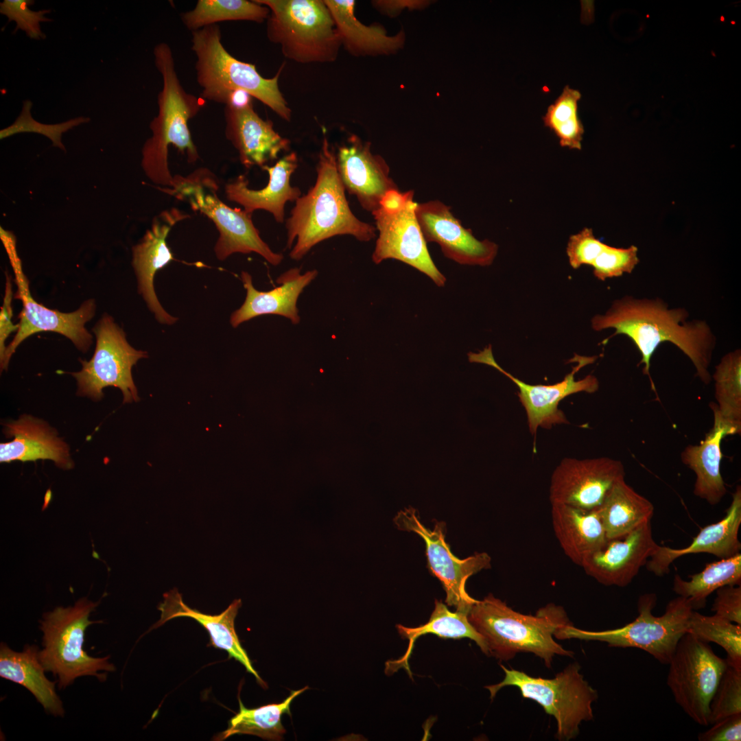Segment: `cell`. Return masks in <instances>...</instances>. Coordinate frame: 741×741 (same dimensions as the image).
I'll list each match as a JSON object with an SVG mask.
<instances>
[{"mask_svg":"<svg viewBox=\"0 0 741 741\" xmlns=\"http://www.w3.org/2000/svg\"><path fill=\"white\" fill-rule=\"evenodd\" d=\"M689 313L684 308L669 309L661 299L636 298L626 296L614 301L604 314L591 319L595 331L614 329L612 336L624 335L635 344L641 353L639 365L648 376L652 389L655 387L650 373V360L657 347L665 342L677 346L687 355L696 375L709 384L711 376L709 367L716 339L709 325L703 320L687 322Z\"/></svg>","mask_w":741,"mask_h":741,"instance_id":"6da1fadb","label":"cell"},{"mask_svg":"<svg viewBox=\"0 0 741 741\" xmlns=\"http://www.w3.org/2000/svg\"><path fill=\"white\" fill-rule=\"evenodd\" d=\"M290 257L301 260L320 242L349 235L360 242L376 236L375 226L359 220L352 212L339 176L336 152L325 136L318 154L316 179L301 196L286 220Z\"/></svg>","mask_w":741,"mask_h":741,"instance_id":"7a4b0ae2","label":"cell"},{"mask_svg":"<svg viewBox=\"0 0 741 741\" xmlns=\"http://www.w3.org/2000/svg\"><path fill=\"white\" fill-rule=\"evenodd\" d=\"M191 43L203 99L227 106L244 105L255 97L283 120H291L292 110L279 86L283 66L273 78H263L255 64L239 60L226 51L217 24L192 32Z\"/></svg>","mask_w":741,"mask_h":741,"instance_id":"3957f363","label":"cell"},{"mask_svg":"<svg viewBox=\"0 0 741 741\" xmlns=\"http://www.w3.org/2000/svg\"><path fill=\"white\" fill-rule=\"evenodd\" d=\"M468 619L484 638L488 655L508 661L519 652H531L551 668L555 655L572 657L554 640L561 626L571 623L561 606L548 604L534 615L514 611L491 593L471 607Z\"/></svg>","mask_w":741,"mask_h":741,"instance_id":"277c9868","label":"cell"},{"mask_svg":"<svg viewBox=\"0 0 741 741\" xmlns=\"http://www.w3.org/2000/svg\"><path fill=\"white\" fill-rule=\"evenodd\" d=\"M154 63L163 78L157 97L158 113L150 124L152 135L142 148L141 166L154 184L169 187L174 176L168 165V148L174 146L194 163L199 154L188 127V121L200 112L204 99L187 93L177 75L170 47L161 43L154 48Z\"/></svg>","mask_w":741,"mask_h":741,"instance_id":"5b68a950","label":"cell"},{"mask_svg":"<svg viewBox=\"0 0 741 741\" xmlns=\"http://www.w3.org/2000/svg\"><path fill=\"white\" fill-rule=\"evenodd\" d=\"M159 189L214 223L220 234L214 248L219 260L233 253L255 252L273 266L281 263L283 255L274 252L261 239L252 214L231 208L220 198L217 180L208 169L199 168L186 176L176 175L171 187Z\"/></svg>","mask_w":741,"mask_h":741,"instance_id":"8992f818","label":"cell"},{"mask_svg":"<svg viewBox=\"0 0 741 741\" xmlns=\"http://www.w3.org/2000/svg\"><path fill=\"white\" fill-rule=\"evenodd\" d=\"M270 10L266 34L287 59L301 64L334 62L342 47L324 0H255Z\"/></svg>","mask_w":741,"mask_h":741,"instance_id":"52a82bcc","label":"cell"},{"mask_svg":"<svg viewBox=\"0 0 741 741\" xmlns=\"http://www.w3.org/2000/svg\"><path fill=\"white\" fill-rule=\"evenodd\" d=\"M656 603L655 593L643 594L637 602V617L622 627L593 631L576 628L569 623L558 628L554 637L558 639L598 641L611 647L639 648L659 663L668 664L679 640L687 633L694 609L686 598L677 596L669 601L663 615L655 616L652 610Z\"/></svg>","mask_w":741,"mask_h":741,"instance_id":"ba28073f","label":"cell"},{"mask_svg":"<svg viewBox=\"0 0 741 741\" xmlns=\"http://www.w3.org/2000/svg\"><path fill=\"white\" fill-rule=\"evenodd\" d=\"M99 602L83 598L72 607H58L43 616V648L38 651V658L45 671L58 677L59 689L65 688L82 676H95L104 681L107 674L99 672L115 670L108 661L109 656L93 657L82 648L86 628L102 622L89 620Z\"/></svg>","mask_w":741,"mask_h":741,"instance_id":"9c48e42d","label":"cell"},{"mask_svg":"<svg viewBox=\"0 0 741 741\" xmlns=\"http://www.w3.org/2000/svg\"><path fill=\"white\" fill-rule=\"evenodd\" d=\"M500 666L505 674L503 681L485 686L491 698L504 687H517L523 698L534 701L555 718L557 740L576 738L580 723L593 719L592 704L597 700L598 693L584 679L577 663L569 664L552 679L534 677L502 664Z\"/></svg>","mask_w":741,"mask_h":741,"instance_id":"30bf717a","label":"cell"},{"mask_svg":"<svg viewBox=\"0 0 741 741\" xmlns=\"http://www.w3.org/2000/svg\"><path fill=\"white\" fill-rule=\"evenodd\" d=\"M414 191H388L372 215L378 237L372 255L376 264L393 259L427 276L437 286H444L445 277L434 263L416 215Z\"/></svg>","mask_w":741,"mask_h":741,"instance_id":"8fae6325","label":"cell"},{"mask_svg":"<svg viewBox=\"0 0 741 741\" xmlns=\"http://www.w3.org/2000/svg\"><path fill=\"white\" fill-rule=\"evenodd\" d=\"M1 239L14 273L17 287L14 298L21 301L23 305L19 315L18 330L0 358L1 370L8 368L12 355L24 340L40 331H54L63 335L80 351L86 352L93 343V336L84 325L95 315V301H84L77 310L69 313L50 309L38 303L31 294L29 281L16 251L14 236L1 228Z\"/></svg>","mask_w":741,"mask_h":741,"instance_id":"7c38bea8","label":"cell"},{"mask_svg":"<svg viewBox=\"0 0 741 741\" xmlns=\"http://www.w3.org/2000/svg\"><path fill=\"white\" fill-rule=\"evenodd\" d=\"M96 346L89 361L80 360L81 370L71 374L78 382L77 395L99 401L103 389L114 386L121 390L124 403L138 401L137 390L132 377V368L148 357L146 351L130 345L124 331L104 313L93 328Z\"/></svg>","mask_w":741,"mask_h":741,"instance_id":"4fadbf2b","label":"cell"},{"mask_svg":"<svg viewBox=\"0 0 741 741\" xmlns=\"http://www.w3.org/2000/svg\"><path fill=\"white\" fill-rule=\"evenodd\" d=\"M667 685L677 704L694 722L709 726V704L725 669L708 643L686 633L668 663Z\"/></svg>","mask_w":741,"mask_h":741,"instance_id":"5bb4252c","label":"cell"},{"mask_svg":"<svg viewBox=\"0 0 741 741\" xmlns=\"http://www.w3.org/2000/svg\"><path fill=\"white\" fill-rule=\"evenodd\" d=\"M394 521L399 529L413 532L423 539L428 568L442 583L446 604L456 611L469 613L477 600L467 592L466 583L472 575L491 567L490 556L480 552L459 559L452 554L445 541V523L436 522L434 529L430 530L421 522L413 508L399 511Z\"/></svg>","mask_w":741,"mask_h":741,"instance_id":"9a60e30c","label":"cell"},{"mask_svg":"<svg viewBox=\"0 0 741 741\" xmlns=\"http://www.w3.org/2000/svg\"><path fill=\"white\" fill-rule=\"evenodd\" d=\"M576 365L562 381L550 385H533L525 383L503 369L495 361L491 345L478 353L470 352V362L490 366L508 377L518 387V397L525 409L528 425L532 435L539 427L550 429L554 425L569 423L565 414L558 409L559 403L565 397L577 392L593 393L598 390L599 382L593 375L576 380L575 374L583 367L593 363L596 356L576 355Z\"/></svg>","mask_w":741,"mask_h":741,"instance_id":"2e32d148","label":"cell"},{"mask_svg":"<svg viewBox=\"0 0 741 741\" xmlns=\"http://www.w3.org/2000/svg\"><path fill=\"white\" fill-rule=\"evenodd\" d=\"M625 475L622 462L607 457L565 458L550 480L552 504H563L586 510L598 508L606 496Z\"/></svg>","mask_w":741,"mask_h":741,"instance_id":"e0dca14e","label":"cell"},{"mask_svg":"<svg viewBox=\"0 0 741 741\" xmlns=\"http://www.w3.org/2000/svg\"><path fill=\"white\" fill-rule=\"evenodd\" d=\"M416 215L426 242L439 245L447 258L461 265L487 266L495 259L497 245L479 240L440 200L417 203Z\"/></svg>","mask_w":741,"mask_h":741,"instance_id":"ac0fdd59","label":"cell"},{"mask_svg":"<svg viewBox=\"0 0 741 741\" xmlns=\"http://www.w3.org/2000/svg\"><path fill=\"white\" fill-rule=\"evenodd\" d=\"M337 169L343 186L361 207L373 212L385 195L399 189L390 176V167L380 155L370 150V142L357 135L349 136L336 152Z\"/></svg>","mask_w":741,"mask_h":741,"instance_id":"d6986e66","label":"cell"},{"mask_svg":"<svg viewBox=\"0 0 741 741\" xmlns=\"http://www.w3.org/2000/svg\"><path fill=\"white\" fill-rule=\"evenodd\" d=\"M658 544L648 521L625 535L608 539L585 559L580 567L586 574L606 586L629 585L656 551Z\"/></svg>","mask_w":741,"mask_h":741,"instance_id":"ffe728a7","label":"cell"},{"mask_svg":"<svg viewBox=\"0 0 741 741\" xmlns=\"http://www.w3.org/2000/svg\"><path fill=\"white\" fill-rule=\"evenodd\" d=\"M189 217V214L178 208L163 211L154 217L140 242L132 247V266L139 292L161 324L172 325L177 318L169 314L159 303L154 288V276L174 259L166 242L169 233L177 223Z\"/></svg>","mask_w":741,"mask_h":741,"instance_id":"44dd1931","label":"cell"},{"mask_svg":"<svg viewBox=\"0 0 741 741\" xmlns=\"http://www.w3.org/2000/svg\"><path fill=\"white\" fill-rule=\"evenodd\" d=\"M224 117L226 137L246 168L262 167L290 149V140L275 131L271 121L259 116L252 102L225 106Z\"/></svg>","mask_w":741,"mask_h":741,"instance_id":"7402d4cb","label":"cell"},{"mask_svg":"<svg viewBox=\"0 0 741 741\" xmlns=\"http://www.w3.org/2000/svg\"><path fill=\"white\" fill-rule=\"evenodd\" d=\"M741 525V488L737 486L725 516L719 521L701 529L692 543L680 549L658 545L646 563L648 571L663 576L670 571V565L681 556L690 554L707 553L719 558H729L740 552L738 532Z\"/></svg>","mask_w":741,"mask_h":741,"instance_id":"603a6c76","label":"cell"},{"mask_svg":"<svg viewBox=\"0 0 741 741\" xmlns=\"http://www.w3.org/2000/svg\"><path fill=\"white\" fill-rule=\"evenodd\" d=\"M301 271L299 268L287 270L277 279L279 286L267 292L255 289L250 274L243 271L241 279L246 296L243 305L231 314V325L235 328L246 321L266 314L281 316L294 325L298 324L301 318L297 307L298 298L318 273L316 270L305 273Z\"/></svg>","mask_w":741,"mask_h":741,"instance_id":"cb8c5ba5","label":"cell"},{"mask_svg":"<svg viewBox=\"0 0 741 741\" xmlns=\"http://www.w3.org/2000/svg\"><path fill=\"white\" fill-rule=\"evenodd\" d=\"M297 167V154L290 152L274 165H266L261 167L269 175L268 183L263 188L250 189L248 179L239 175L226 184V197L243 207L248 213L262 209L270 213L278 223H283L286 203L295 202L301 196L300 189L290 183L291 176Z\"/></svg>","mask_w":741,"mask_h":741,"instance_id":"d4e9b609","label":"cell"},{"mask_svg":"<svg viewBox=\"0 0 741 741\" xmlns=\"http://www.w3.org/2000/svg\"><path fill=\"white\" fill-rule=\"evenodd\" d=\"M241 606L242 600L236 599L220 614H205L188 607L178 591L173 589L163 594V601L158 607L161 611V618L149 631L156 628L176 618H192L208 631L210 636L209 646L226 651L229 658H233L242 663L246 671L253 674L263 686L266 683L253 668L235 631V619Z\"/></svg>","mask_w":741,"mask_h":741,"instance_id":"484cf974","label":"cell"},{"mask_svg":"<svg viewBox=\"0 0 741 741\" xmlns=\"http://www.w3.org/2000/svg\"><path fill=\"white\" fill-rule=\"evenodd\" d=\"M4 426V434L12 440L0 444L1 462L41 459L64 469L73 467L68 445L45 422L25 414Z\"/></svg>","mask_w":741,"mask_h":741,"instance_id":"4316f807","label":"cell"},{"mask_svg":"<svg viewBox=\"0 0 741 741\" xmlns=\"http://www.w3.org/2000/svg\"><path fill=\"white\" fill-rule=\"evenodd\" d=\"M709 406L714 414L712 428L698 445H687L683 450L681 458L682 462L696 475L694 495L711 505H716L727 493L720 473L722 457L720 444L726 436L738 433L720 416L716 403L711 402Z\"/></svg>","mask_w":741,"mask_h":741,"instance_id":"83f0119b","label":"cell"},{"mask_svg":"<svg viewBox=\"0 0 741 741\" xmlns=\"http://www.w3.org/2000/svg\"><path fill=\"white\" fill-rule=\"evenodd\" d=\"M555 536L566 556L581 566L586 558L607 541L598 510H586L563 504H552Z\"/></svg>","mask_w":741,"mask_h":741,"instance_id":"f1b7e54d","label":"cell"},{"mask_svg":"<svg viewBox=\"0 0 741 741\" xmlns=\"http://www.w3.org/2000/svg\"><path fill=\"white\" fill-rule=\"evenodd\" d=\"M324 2L333 17L342 46L351 55L389 54L402 47L405 39L403 31L395 36H388L381 25L363 24L355 16V1L324 0Z\"/></svg>","mask_w":741,"mask_h":741,"instance_id":"f546056e","label":"cell"},{"mask_svg":"<svg viewBox=\"0 0 741 741\" xmlns=\"http://www.w3.org/2000/svg\"><path fill=\"white\" fill-rule=\"evenodd\" d=\"M637 252L638 248L634 245L618 248L603 243L595 237L590 228H584L571 235L566 248L572 268L591 266L594 277L600 281L631 273L639 262Z\"/></svg>","mask_w":741,"mask_h":741,"instance_id":"4dcf8cb0","label":"cell"},{"mask_svg":"<svg viewBox=\"0 0 741 741\" xmlns=\"http://www.w3.org/2000/svg\"><path fill=\"white\" fill-rule=\"evenodd\" d=\"M35 645H26L21 652L10 649L5 644L0 646V677L23 685L54 716H64L62 703L55 690L56 682L45 675Z\"/></svg>","mask_w":741,"mask_h":741,"instance_id":"1f68e13d","label":"cell"},{"mask_svg":"<svg viewBox=\"0 0 741 741\" xmlns=\"http://www.w3.org/2000/svg\"><path fill=\"white\" fill-rule=\"evenodd\" d=\"M399 635L409 640L405 654L400 658L386 663L385 672L390 675L399 669L404 668L412 677L408 659L412 655L414 642L420 636L434 634L441 638H469L473 640L481 650L488 655V649L482 635L474 628L468 619V613L450 611L441 601L435 600L434 609L429 621L421 626L409 628L401 624L396 626Z\"/></svg>","mask_w":741,"mask_h":741,"instance_id":"d6a6232c","label":"cell"},{"mask_svg":"<svg viewBox=\"0 0 741 741\" xmlns=\"http://www.w3.org/2000/svg\"><path fill=\"white\" fill-rule=\"evenodd\" d=\"M598 510L607 538L612 539L651 521L654 506L624 478L613 485Z\"/></svg>","mask_w":741,"mask_h":741,"instance_id":"836d02e7","label":"cell"},{"mask_svg":"<svg viewBox=\"0 0 741 741\" xmlns=\"http://www.w3.org/2000/svg\"><path fill=\"white\" fill-rule=\"evenodd\" d=\"M307 688L306 686L291 691L290 695L280 703L254 709L246 708L238 697L239 711L229 720L227 729L219 733L215 740H223L233 735L248 734L270 740H281L286 731L281 722V716L285 714L291 715L292 702Z\"/></svg>","mask_w":741,"mask_h":741,"instance_id":"e575fe53","label":"cell"},{"mask_svg":"<svg viewBox=\"0 0 741 741\" xmlns=\"http://www.w3.org/2000/svg\"><path fill=\"white\" fill-rule=\"evenodd\" d=\"M727 585H741V554L710 563L700 572L683 580L679 574L673 579L672 590L686 598L694 610L703 608L708 596Z\"/></svg>","mask_w":741,"mask_h":741,"instance_id":"d590c367","label":"cell"},{"mask_svg":"<svg viewBox=\"0 0 741 741\" xmlns=\"http://www.w3.org/2000/svg\"><path fill=\"white\" fill-rule=\"evenodd\" d=\"M269 14L268 8L255 0H198L193 10L181 14V20L192 32L222 21L262 23Z\"/></svg>","mask_w":741,"mask_h":741,"instance_id":"8d00e7d4","label":"cell"},{"mask_svg":"<svg viewBox=\"0 0 741 741\" xmlns=\"http://www.w3.org/2000/svg\"><path fill=\"white\" fill-rule=\"evenodd\" d=\"M716 408L720 416L738 434L741 432V351L725 355L715 366Z\"/></svg>","mask_w":741,"mask_h":741,"instance_id":"74e56055","label":"cell"},{"mask_svg":"<svg viewBox=\"0 0 741 741\" xmlns=\"http://www.w3.org/2000/svg\"><path fill=\"white\" fill-rule=\"evenodd\" d=\"M581 93L566 85L543 117L544 126L558 139L561 147L580 150L584 127L578 116Z\"/></svg>","mask_w":741,"mask_h":741,"instance_id":"f35d334b","label":"cell"},{"mask_svg":"<svg viewBox=\"0 0 741 741\" xmlns=\"http://www.w3.org/2000/svg\"><path fill=\"white\" fill-rule=\"evenodd\" d=\"M687 633L709 644L715 643L727 653L726 660L741 668V626L715 614L705 615L694 610Z\"/></svg>","mask_w":741,"mask_h":741,"instance_id":"ab89813d","label":"cell"},{"mask_svg":"<svg viewBox=\"0 0 741 741\" xmlns=\"http://www.w3.org/2000/svg\"><path fill=\"white\" fill-rule=\"evenodd\" d=\"M726 661L725 669L710 701L709 725L727 716L741 714V668Z\"/></svg>","mask_w":741,"mask_h":741,"instance_id":"60d3db41","label":"cell"},{"mask_svg":"<svg viewBox=\"0 0 741 741\" xmlns=\"http://www.w3.org/2000/svg\"><path fill=\"white\" fill-rule=\"evenodd\" d=\"M32 102L30 100L23 102L21 113L12 124L1 130L0 139L2 140L17 133L36 132L48 137L53 146L65 151L62 143V134L67 130L82 124L90 121V118L78 117L66 121L56 124H45L36 121L32 116Z\"/></svg>","mask_w":741,"mask_h":741,"instance_id":"b9f144b4","label":"cell"},{"mask_svg":"<svg viewBox=\"0 0 741 741\" xmlns=\"http://www.w3.org/2000/svg\"><path fill=\"white\" fill-rule=\"evenodd\" d=\"M34 3L32 0H4L0 3V13L7 16L8 22L16 23L14 33L20 30L32 39H45L46 36L41 30L40 23L52 21L45 16L51 10L33 11L28 7Z\"/></svg>","mask_w":741,"mask_h":741,"instance_id":"7bdbcfd3","label":"cell"},{"mask_svg":"<svg viewBox=\"0 0 741 741\" xmlns=\"http://www.w3.org/2000/svg\"><path fill=\"white\" fill-rule=\"evenodd\" d=\"M711 611L715 615L741 626V585L718 589Z\"/></svg>","mask_w":741,"mask_h":741,"instance_id":"ee69618b","label":"cell"},{"mask_svg":"<svg viewBox=\"0 0 741 741\" xmlns=\"http://www.w3.org/2000/svg\"><path fill=\"white\" fill-rule=\"evenodd\" d=\"M698 736L700 741H740L741 714L719 720Z\"/></svg>","mask_w":741,"mask_h":741,"instance_id":"f6af8a7d","label":"cell"},{"mask_svg":"<svg viewBox=\"0 0 741 741\" xmlns=\"http://www.w3.org/2000/svg\"><path fill=\"white\" fill-rule=\"evenodd\" d=\"M5 294L0 312V358L3 357L6 349L5 340L12 332H16L18 330V324L14 325L11 320L12 318V301L13 298L11 277L8 273L5 274Z\"/></svg>","mask_w":741,"mask_h":741,"instance_id":"bcb514c9","label":"cell"}]
</instances>
